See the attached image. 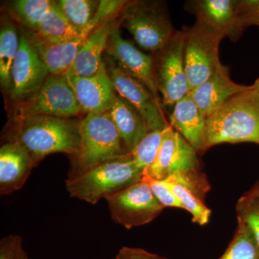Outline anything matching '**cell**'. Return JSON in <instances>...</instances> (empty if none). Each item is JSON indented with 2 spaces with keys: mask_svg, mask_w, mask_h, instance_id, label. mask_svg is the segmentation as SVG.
Returning <instances> with one entry per match:
<instances>
[{
  "mask_svg": "<svg viewBox=\"0 0 259 259\" xmlns=\"http://www.w3.org/2000/svg\"><path fill=\"white\" fill-rule=\"evenodd\" d=\"M12 259H28V254H27L26 251L25 250H23L21 253H20L18 255H17L16 257Z\"/></svg>",
  "mask_w": 259,
  "mask_h": 259,
  "instance_id": "836d02e7",
  "label": "cell"
},
{
  "mask_svg": "<svg viewBox=\"0 0 259 259\" xmlns=\"http://www.w3.org/2000/svg\"><path fill=\"white\" fill-rule=\"evenodd\" d=\"M9 141L26 148L34 166L48 155L75 156L81 148V120L47 115L17 117Z\"/></svg>",
  "mask_w": 259,
  "mask_h": 259,
  "instance_id": "6da1fadb",
  "label": "cell"
},
{
  "mask_svg": "<svg viewBox=\"0 0 259 259\" xmlns=\"http://www.w3.org/2000/svg\"><path fill=\"white\" fill-rule=\"evenodd\" d=\"M56 3L66 18L80 34L91 23L100 5V2L91 0H61Z\"/></svg>",
  "mask_w": 259,
  "mask_h": 259,
  "instance_id": "cb8c5ba5",
  "label": "cell"
},
{
  "mask_svg": "<svg viewBox=\"0 0 259 259\" xmlns=\"http://www.w3.org/2000/svg\"><path fill=\"white\" fill-rule=\"evenodd\" d=\"M236 212L238 221L248 227L259 245V197L247 192L238 199Z\"/></svg>",
  "mask_w": 259,
  "mask_h": 259,
  "instance_id": "f1b7e54d",
  "label": "cell"
},
{
  "mask_svg": "<svg viewBox=\"0 0 259 259\" xmlns=\"http://www.w3.org/2000/svg\"><path fill=\"white\" fill-rule=\"evenodd\" d=\"M182 31L186 74L192 91L209 79L221 64L219 46L224 37L197 21Z\"/></svg>",
  "mask_w": 259,
  "mask_h": 259,
  "instance_id": "8992f818",
  "label": "cell"
},
{
  "mask_svg": "<svg viewBox=\"0 0 259 259\" xmlns=\"http://www.w3.org/2000/svg\"><path fill=\"white\" fill-rule=\"evenodd\" d=\"M170 188L180 200L182 207L192 215V221L199 226H204L209 222L212 211L208 208L204 200L199 198L193 192L184 186L168 182Z\"/></svg>",
  "mask_w": 259,
  "mask_h": 259,
  "instance_id": "484cf974",
  "label": "cell"
},
{
  "mask_svg": "<svg viewBox=\"0 0 259 259\" xmlns=\"http://www.w3.org/2000/svg\"><path fill=\"white\" fill-rule=\"evenodd\" d=\"M219 259H259V245L248 227L238 221L233 240Z\"/></svg>",
  "mask_w": 259,
  "mask_h": 259,
  "instance_id": "d4e9b609",
  "label": "cell"
},
{
  "mask_svg": "<svg viewBox=\"0 0 259 259\" xmlns=\"http://www.w3.org/2000/svg\"><path fill=\"white\" fill-rule=\"evenodd\" d=\"M238 11L245 28L259 26V0H240Z\"/></svg>",
  "mask_w": 259,
  "mask_h": 259,
  "instance_id": "4dcf8cb0",
  "label": "cell"
},
{
  "mask_svg": "<svg viewBox=\"0 0 259 259\" xmlns=\"http://www.w3.org/2000/svg\"><path fill=\"white\" fill-rule=\"evenodd\" d=\"M115 259H166L150 253L142 248L123 246L119 250Z\"/></svg>",
  "mask_w": 259,
  "mask_h": 259,
  "instance_id": "1f68e13d",
  "label": "cell"
},
{
  "mask_svg": "<svg viewBox=\"0 0 259 259\" xmlns=\"http://www.w3.org/2000/svg\"><path fill=\"white\" fill-rule=\"evenodd\" d=\"M166 129L150 131L140 141L132 152L130 153L133 161L142 171H146L153 164L161 146Z\"/></svg>",
  "mask_w": 259,
  "mask_h": 259,
  "instance_id": "4316f807",
  "label": "cell"
},
{
  "mask_svg": "<svg viewBox=\"0 0 259 259\" xmlns=\"http://www.w3.org/2000/svg\"><path fill=\"white\" fill-rule=\"evenodd\" d=\"M144 173L129 153L68 178L66 188L71 197L96 204L100 199L142 180Z\"/></svg>",
  "mask_w": 259,
  "mask_h": 259,
  "instance_id": "277c9868",
  "label": "cell"
},
{
  "mask_svg": "<svg viewBox=\"0 0 259 259\" xmlns=\"http://www.w3.org/2000/svg\"><path fill=\"white\" fill-rule=\"evenodd\" d=\"M50 75L49 69L26 34L22 32L20 47L12 69L10 97L23 102L41 88Z\"/></svg>",
  "mask_w": 259,
  "mask_h": 259,
  "instance_id": "7c38bea8",
  "label": "cell"
},
{
  "mask_svg": "<svg viewBox=\"0 0 259 259\" xmlns=\"http://www.w3.org/2000/svg\"><path fill=\"white\" fill-rule=\"evenodd\" d=\"M105 199L114 222L127 229L152 222L164 208L143 180Z\"/></svg>",
  "mask_w": 259,
  "mask_h": 259,
  "instance_id": "9c48e42d",
  "label": "cell"
},
{
  "mask_svg": "<svg viewBox=\"0 0 259 259\" xmlns=\"http://www.w3.org/2000/svg\"><path fill=\"white\" fill-rule=\"evenodd\" d=\"M93 32L86 29L77 38L59 44L46 41L34 32L27 35L50 74L65 75L71 69L80 48Z\"/></svg>",
  "mask_w": 259,
  "mask_h": 259,
  "instance_id": "d6986e66",
  "label": "cell"
},
{
  "mask_svg": "<svg viewBox=\"0 0 259 259\" xmlns=\"http://www.w3.org/2000/svg\"><path fill=\"white\" fill-rule=\"evenodd\" d=\"M76 97L81 112L87 114H101L110 112L117 95L105 61L93 76H79L65 74Z\"/></svg>",
  "mask_w": 259,
  "mask_h": 259,
  "instance_id": "5bb4252c",
  "label": "cell"
},
{
  "mask_svg": "<svg viewBox=\"0 0 259 259\" xmlns=\"http://www.w3.org/2000/svg\"><path fill=\"white\" fill-rule=\"evenodd\" d=\"M239 143L259 145V93L253 85L206 117L207 149L215 145Z\"/></svg>",
  "mask_w": 259,
  "mask_h": 259,
  "instance_id": "7a4b0ae2",
  "label": "cell"
},
{
  "mask_svg": "<svg viewBox=\"0 0 259 259\" xmlns=\"http://www.w3.org/2000/svg\"><path fill=\"white\" fill-rule=\"evenodd\" d=\"M103 60L116 92L144 117L150 131L166 128L170 123L163 113L161 101L141 81L119 69L111 58L105 55Z\"/></svg>",
  "mask_w": 259,
  "mask_h": 259,
  "instance_id": "8fae6325",
  "label": "cell"
},
{
  "mask_svg": "<svg viewBox=\"0 0 259 259\" xmlns=\"http://www.w3.org/2000/svg\"><path fill=\"white\" fill-rule=\"evenodd\" d=\"M169 119L171 127L190 144L196 153H203L207 151L206 116L190 93L174 106Z\"/></svg>",
  "mask_w": 259,
  "mask_h": 259,
  "instance_id": "ac0fdd59",
  "label": "cell"
},
{
  "mask_svg": "<svg viewBox=\"0 0 259 259\" xmlns=\"http://www.w3.org/2000/svg\"><path fill=\"white\" fill-rule=\"evenodd\" d=\"M250 88L251 85L245 86L234 82L230 76L229 68L221 63L209 79L190 93L207 117L227 100Z\"/></svg>",
  "mask_w": 259,
  "mask_h": 259,
  "instance_id": "2e32d148",
  "label": "cell"
},
{
  "mask_svg": "<svg viewBox=\"0 0 259 259\" xmlns=\"http://www.w3.org/2000/svg\"><path fill=\"white\" fill-rule=\"evenodd\" d=\"M121 21L139 47L148 52L161 51L177 31L164 12L147 2L127 3Z\"/></svg>",
  "mask_w": 259,
  "mask_h": 259,
  "instance_id": "52a82bcc",
  "label": "cell"
},
{
  "mask_svg": "<svg viewBox=\"0 0 259 259\" xmlns=\"http://www.w3.org/2000/svg\"><path fill=\"white\" fill-rule=\"evenodd\" d=\"M34 164L26 148L8 141L0 148V194L8 195L25 185Z\"/></svg>",
  "mask_w": 259,
  "mask_h": 259,
  "instance_id": "e0dca14e",
  "label": "cell"
},
{
  "mask_svg": "<svg viewBox=\"0 0 259 259\" xmlns=\"http://www.w3.org/2000/svg\"><path fill=\"white\" fill-rule=\"evenodd\" d=\"M248 194H252V195L257 196L259 197V182H257L253 188L250 189V190L248 191Z\"/></svg>",
  "mask_w": 259,
  "mask_h": 259,
  "instance_id": "d6a6232c",
  "label": "cell"
},
{
  "mask_svg": "<svg viewBox=\"0 0 259 259\" xmlns=\"http://www.w3.org/2000/svg\"><path fill=\"white\" fill-rule=\"evenodd\" d=\"M253 85L254 86L255 90H256L259 93V79L255 80V82Z\"/></svg>",
  "mask_w": 259,
  "mask_h": 259,
  "instance_id": "e575fe53",
  "label": "cell"
},
{
  "mask_svg": "<svg viewBox=\"0 0 259 259\" xmlns=\"http://www.w3.org/2000/svg\"><path fill=\"white\" fill-rule=\"evenodd\" d=\"M142 180L150 186L155 197L163 207H177V208L183 209L180 200L172 192L169 185L166 180H155L145 175Z\"/></svg>",
  "mask_w": 259,
  "mask_h": 259,
  "instance_id": "f546056e",
  "label": "cell"
},
{
  "mask_svg": "<svg viewBox=\"0 0 259 259\" xmlns=\"http://www.w3.org/2000/svg\"><path fill=\"white\" fill-rule=\"evenodd\" d=\"M144 175L184 186L202 200L210 190L199 168L197 153L171 125L166 127L156 159Z\"/></svg>",
  "mask_w": 259,
  "mask_h": 259,
  "instance_id": "3957f363",
  "label": "cell"
},
{
  "mask_svg": "<svg viewBox=\"0 0 259 259\" xmlns=\"http://www.w3.org/2000/svg\"><path fill=\"white\" fill-rule=\"evenodd\" d=\"M81 112L74 91L65 75L50 74L41 88L19 103L18 117L47 115L72 118Z\"/></svg>",
  "mask_w": 259,
  "mask_h": 259,
  "instance_id": "30bf717a",
  "label": "cell"
},
{
  "mask_svg": "<svg viewBox=\"0 0 259 259\" xmlns=\"http://www.w3.org/2000/svg\"><path fill=\"white\" fill-rule=\"evenodd\" d=\"M52 3L49 0H18L13 2V10L24 25L34 30L49 13Z\"/></svg>",
  "mask_w": 259,
  "mask_h": 259,
  "instance_id": "83f0119b",
  "label": "cell"
},
{
  "mask_svg": "<svg viewBox=\"0 0 259 259\" xmlns=\"http://www.w3.org/2000/svg\"><path fill=\"white\" fill-rule=\"evenodd\" d=\"M81 148L73 158L68 178L129 153L109 112L87 114L81 120Z\"/></svg>",
  "mask_w": 259,
  "mask_h": 259,
  "instance_id": "5b68a950",
  "label": "cell"
},
{
  "mask_svg": "<svg viewBox=\"0 0 259 259\" xmlns=\"http://www.w3.org/2000/svg\"><path fill=\"white\" fill-rule=\"evenodd\" d=\"M154 76L163 105L175 106L190 93L184 60V32L177 30L171 40L156 53Z\"/></svg>",
  "mask_w": 259,
  "mask_h": 259,
  "instance_id": "ba28073f",
  "label": "cell"
},
{
  "mask_svg": "<svg viewBox=\"0 0 259 259\" xmlns=\"http://www.w3.org/2000/svg\"><path fill=\"white\" fill-rule=\"evenodd\" d=\"M20 47L18 32L13 24L6 22L0 31V81L3 88L11 86L12 69Z\"/></svg>",
  "mask_w": 259,
  "mask_h": 259,
  "instance_id": "603a6c76",
  "label": "cell"
},
{
  "mask_svg": "<svg viewBox=\"0 0 259 259\" xmlns=\"http://www.w3.org/2000/svg\"><path fill=\"white\" fill-rule=\"evenodd\" d=\"M109 113L129 153L151 131L144 117L120 96L117 97Z\"/></svg>",
  "mask_w": 259,
  "mask_h": 259,
  "instance_id": "44dd1931",
  "label": "cell"
},
{
  "mask_svg": "<svg viewBox=\"0 0 259 259\" xmlns=\"http://www.w3.org/2000/svg\"><path fill=\"white\" fill-rule=\"evenodd\" d=\"M188 9L196 21L236 41L245 30L238 11V1L235 0H197L189 2Z\"/></svg>",
  "mask_w": 259,
  "mask_h": 259,
  "instance_id": "9a60e30c",
  "label": "cell"
},
{
  "mask_svg": "<svg viewBox=\"0 0 259 259\" xmlns=\"http://www.w3.org/2000/svg\"><path fill=\"white\" fill-rule=\"evenodd\" d=\"M106 55L119 69L144 84L158 100L160 99L154 76L153 59L137 49L121 35L118 25H114L109 35Z\"/></svg>",
  "mask_w": 259,
  "mask_h": 259,
  "instance_id": "4fadbf2b",
  "label": "cell"
},
{
  "mask_svg": "<svg viewBox=\"0 0 259 259\" xmlns=\"http://www.w3.org/2000/svg\"><path fill=\"white\" fill-rule=\"evenodd\" d=\"M33 32L42 40L53 44L70 41L81 35L63 14L56 2H53L49 13Z\"/></svg>",
  "mask_w": 259,
  "mask_h": 259,
  "instance_id": "7402d4cb",
  "label": "cell"
},
{
  "mask_svg": "<svg viewBox=\"0 0 259 259\" xmlns=\"http://www.w3.org/2000/svg\"><path fill=\"white\" fill-rule=\"evenodd\" d=\"M115 25L113 18L107 20L89 35L68 73L84 77L96 74L103 63L102 54L106 49L109 35Z\"/></svg>",
  "mask_w": 259,
  "mask_h": 259,
  "instance_id": "ffe728a7",
  "label": "cell"
}]
</instances>
